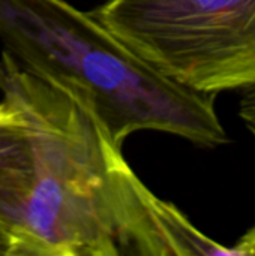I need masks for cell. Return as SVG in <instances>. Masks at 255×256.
Masks as SVG:
<instances>
[{"label":"cell","instance_id":"1","mask_svg":"<svg viewBox=\"0 0 255 256\" xmlns=\"http://www.w3.org/2000/svg\"><path fill=\"white\" fill-rule=\"evenodd\" d=\"M0 93L32 150L26 186L0 198L9 256L236 255L152 194L84 108L6 51Z\"/></svg>","mask_w":255,"mask_h":256},{"label":"cell","instance_id":"2","mask_svg":"<svg viewBox=\"0 0 255 256\" xmlns=\"http://www.w3.org/2000/svg\"><path fill=\"white\" fill-rule=\"evenodd\" d=\"M0 40L20 66L84 108L119 147L140 130L206 148L228 142L218 93L167 76L65 0H0Z\"/></svg>","mask_w":255,"mask_h":256},{"label":"cell","instance_id":"3","mask_svg":"<svg viewBox=\"0 0 255 256\" xmlns=\"http://www.w3.org/2000/svg\"><path fill=\"white\" fill-rule=\"evenodd\" d=\"M90 14L191 88L219 94L255 82V0H107Z\"/></svg>","mask_w":255,"mask_h":256},{"label":"cell","instance_id":"4","mask_svg":"<svg viewBox=\"0 0 255 256\" xmlns=\"http://www.w3.org/2000/svg\"><path fill=\"white\" fill-rule=\"evenodd\" d=\"M32 172V150L21 116L0 102V198L20 192Z\"/></svg>","mask_w":255,"mask_h":256},{"label":"cell","instance_id":"5","mask_svg":"<svg viewBox=\"0 0 255 256\" xmlns=\"http://www.w3.org/2000/svg\"><path fill=\"white\" fill-rule=\"evenodd\" d=\"M240 102H239V116L243 120L246 129L255 138V82L251 86L239 90Z\"/></svg>","mask_w":255,"mask_h":256},{"label":"cell","instance_id":"6","mask_svg":"<svg viewBox=\"0 0 255 256\" xmlns=\"http://www.w3.org/2000/svg\"><path fill=\"white\" fill-rule=\"evenodd\" d=\"M237 256H254L255 255V226L251 228L245 236L239 238V242L234 244Z\"/></svg>","mask_w":255,"mask_h":256},{"label":"cell","instance_id":"7","mask_svg":"<svg viewBox=\"0 0 255 256\" xmlns=\"http://www.w3.org/2000/svg\"><path fill=\"white\" fill-rule=\"evenodd\" d=\"M11 254V240L0 236V256H9Z\"/></svg>","mask_w":255,"mask_h":256},{"label":"cell","instance_id":"8","mask_svg":"<svg viewBox=\"0 0 255 256\" xmlns=\"http://www.w3.org/2000/svg\"><path fill=\"white\" fill-rule=\"evenodd\" d=\"M0 236H3V237H8V238H9V236L3 231V228H2V226H0ZM9 240H11V238H9Z\"/></svg>","mask_w":255,"mask_h":256}]
</instances>
